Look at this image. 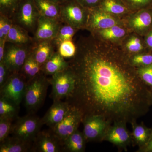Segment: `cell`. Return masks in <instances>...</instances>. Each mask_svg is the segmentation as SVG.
<instances>
[{"label": "cell", "instance_id": "277c9868", "mask_svg": "<svg viewBox=\"0 0 152 152\" xmlns=\"http://www.w3.org/2000/svg\"><path fill=\"white\" fill-rule=\"evenodd\" d=\"M40 17L34 0H21L12 20L28 32L34 34Z\"/></svg>", "mask_w": 152, "mask_h": 152}, {"label": "cell", "instance_id": "836d02e7", "mask_svg": "<svg viewBox=\"0 0 152 152\" xmlns=\"http://www.w3.org/2000/svg\"><path fill=\"white\" fill-rule=\"evenodd\" d=\"M13 120L9 118H0V142L4 140L11 134Z\"/></svg>", "mask_w": 152, "mask_h": 152}, {"label": "cell", "instance_id": "7402d4cb", "mask_svg": "<svg viewBox=\"0 0 152 152\" xmlns=\"http://www.w3.org/2000/svg\"><path fill=\"white\" fill-rule=\"evenodd\" d=\"M69 67L68 62L66 61L64 57L59 53L55 52L53 55L42 66V70L48 75H53Z\"/></svg>", "mask_w": 152, "mask_h": 152}, {"label": "cell", "instance_id": "d4e9b609", "mask_svg": "<svg viewBox=\"0 0 152 152\" xmlns=\"http://www.w3.org/2000/svg\"><path fill=\"white\" fill-rule=\"evenodd\" d=\"M19 107L12 101L6 99L0 98V118H7L15 119L18 117Z\"/></svg>", "mask_w": 152, "mask_h": 152}, {"label": "cell", "instance_id": "ab89813d", "mask_svg": "<svg viewBox=\"0 0 152 152\" xmlns=\"http://www.w3.org/2000/svg\"><path fill=\"white\" fill-rule=\"evenodd\" d=\"M137 152H152V131L151 134L148 142L145 146L141 148H139L137 151Z\"/></svg>", "mask_w": 152, "mask_h": 152}, {"label": "cell", "instance_id": "d590c367", "mask_svg": "<svg viewBox=\"0 0 152 152\" xmlns=\"http://www.w3.org/2000/svg\"><path fill=\"white\" fill-rule=\"evenodd\" d=\"M129 9L152 8V0H122Z\"/></svg>", "mask_w": 152, "mask_h": 152}, {"label": "cell", "instance_id": "d6a6232c", "mask_svg": "<svg viewBox=\"0 0 152 152\" xmlns=\"http://www.w3.org/2000/svg\"><path fill=\"white\" fill-rule=\"evenodd\" d=\"M126 48L130 54L133 55L144 53L146 48L141 39L137 37H133L128 40L126 44Z\"/></svg>", "mask_w": 152, "mask_h": 152}, {"label": "cell", "instance_id": "7a4b0ae2", "mask_svg": "<svg viewBox=\"0 0 152 152\" xmlns=\"http://www.w3.org/2000/svg\"><path fill=\"white\" fill-rule=\"evenodd\" d=\"M49 83V80L40 73L28 80L23 99L28 110L36 111L42 105Z\"/></svg>", "mask_w": 152, "mask_h": 152}, {"label": "cell", "instance_id": "44dd1931", "mask_svg": "<svg viewBox=\"0 0 152 152\" xmlns=\"http://www.w3.org/2000/svg\"><path fill=\"white\" fill-rule=\"evenodd\" d=\"M40 16L61 20L60 5L50 0H34Z\"/></svg>", "mask_w": 152, "mask_h": 152}, {"label": "cell", "instance_id": "5b68a950", "mask_svg": "<svg viewBox=\"0 0 152 152\" xmlns=\"http://www.w3.org/2000/svg\"><path fill=\"white\" fill-rule=\"evenodd\" d=\"M52 86L51 96L54 101L68 99L75 89V80L69 67L64 70L52 75L49 80Z\"/></svg>", "mask_w": 152, "mask_h": 152}, {"label": "cell", "instance_id": "4fadbf2b", "mask_svg": "<svg viewBox=\"0 0 152 152\" xmlns=\"http://www.w3.org/2000/svg\"><path fill=\"white\" fill-rule=\"evenodd\" d=\"M89 14L86 28L92 31L105 29L116 26V19L108 13L99 8L88 9Z\"/></svg>", "mask_w": 152, "mask_h": 152}, {"label": "cell", "instance_id": "6da1fadb", "mask_svg": "<svg viewBox=\"0 0 152 152\" xmlns=\"http://www.w3.org/2000/svg\"><path fill=\"white\" fill-rule=\"evenodd\" d=\"M68 62L75 80L66 101L83 115H98L113 124H131L148 113L151 93L131 64L129 55L93 34L78 42Z\"/></svg>", "mask_w": 152, "mask_h": 152}, {"label": "cell", "instance_id": "8fae6325", "mask_svg": "<svg viewBox=\"0 0 152 152\" xmlns=\"http://www.w3.org/2000/svg\"><path fill=\"white\" fill-rule=\"evenodd\" d=\"M127 123L124 121L112 124L106 133L104 141L111 143L120 150H126L133 144L132 133L126 127Z\"/></svg>", "mask_w": 152, "mask_h": 152}, {"label": "cell", "instance_id": "2e32d148", "mask_svg": "<svg viewBox=\"0 0 152 152\" xmlns=\"http://www.w3.org/2000/svg\"><path fill=\"white\" fill-rule=\"evenodd\" d=\"M55 47L53 40H48L35 42L32 48V56L42 67L54 53Z\"/></svg>", "mask_w": 152, "mask_h": 152}, {"label": "cell", "instance_id": "4dcf8cb0", "mask_svg": "<svg viewBox=\"0 0 152 152\" xmlns=\"http://www.w3.org/2000/svg\"><path fill=\"white\" fill-rule=\"evenodd\" d=\"M136 68L139 77L152 93V65Z\"/></svg>", "mask_w": 152, "mask_h": 152}, {"label": "cell", "instance_id": "30bf717a", "mask_svg": "<svg viewBox=\"0 0 152 152\" xmlns=\"http://www.w3.org/2000/svg\"><path fill=\"white\" fill-rule=\"evenodd\" d=\"M83 119V115L82 112L77 108L71 106L64 119L52 129V130L63 142L65 139L77 130Z\"/></svg>", "mask_w": 152, "mask_h": 152}, {"label": "cell", "instance_id": "e575fe53", "mask_svg": "<svg viewBox=\"0 0 152 152\" xmlns=\"http://www.w3.org/2000/svg\"><path fill=\"white\" fill-rule=\"evenodd\" d=\"M13 24L12 20L0 15V40L6 41L8 34Z\"/></svg>", "mask_w": 152, "mask_h": 152}, {"label": "cell", "instance_id": "f546056e", "mask_svg": "<svg viewBox=\"0 0 152 152\" xmlns=\"http://www.w3.org/2000/svg\"><path fill=\"white\" fill-rule=\"evenodd\" d=\"M103 39L106 40L118 39L122 38L126 34V31L123 28L115 26L108 28L96 31Z\"/></svg>", "mask_w": 152, "mask_h": 152}, {"label": "cell", "instance_id": "cb8c5ba5", "mask_svg": "<svg viewBox=\"0 0 152 152\" xmlns=\"http://www.w3.org/2000/svg\"><path fill=\"white\" fill-rule=\"evenodd\" d=\"M98 7L109 14L116 15L124 14L129 9L122 0H102Z\"/></svg>", "mask_w": 152, "mask_h": 152}, {"label": "cell", "instance_id": "83f0119b", "mask_svg": "<svg viewBox=\"0 0 152 152\" xmlns=\"http://www.w3.org/2000/svg\"><path fill=\"white\" fill-rule=\"evenodd\" d=\"M75 28L68 24L62 25L57 36L53 40L55 46L58 48L60 44L67 40H71L76 31Z\"/></svg>", "mask_w": 152, "mask_h": 152}, {"label": "cell", "instance_id": "484cf974", "mask_svg": "<svg viewBox=\"0 0 152 152\" xmlns=\"http://www.w3.org/2000/svg\"><path fill=\"white\" fill-rule=\"evenodd\" d=\"M41 70L42 66L34 59L31 53L23 66L22 72L29 80L39 74Z\"/></svg>", "mask_w": 152, "mask_h": 152}, {"label": "cell", "instance_id": "f1b7e54d", "mask_svg": "<svg viewBox=\"0 0 152 152\" xmlns=\"http://www.w3.org/2000/svg\"><path fill=\"white\" fill-rule=\"evenodd\" d=\"M21 0H0V15L12 20Z\"/></svg>", "mask_w": 152, "mask_h": 152}, {"label": "cell", "instance_id": "e0dca14e", "mask_svg": "<svg viewBox=\"0 0 152 152\" xmlns=\"http://www.w3.org/2000/svg\"><path fill=\"white\" fill-rule=\"evenodd\" d=\"M130 21L132 27L146 35L152 29V8L142 9Z\"/></svg>", "mask_w": 152, "mask_h": 152}, {"label": "cell", "instance_id": "8d00e7d4", "mask_svg": "<svg viewBox=\"0 0 152 152\" xmlns=\"http://www.w3.org/2000/svg\"><path fill=\"white\" fill-rule=\"evenodd\" d=\"M11 73L4 62H0V88L5 83Z\"/></svg>", "mask_w": 152, "mask_h": 152}, {"label": "cell", "instance_id": "4316f807", "mask_svg": "<svg viewBox=\"0 0 152 152\" xmlns=\"http://www.w3.org/2000/svg\"><path fill=\"white\" fill-rule=\"evenodd\" d=\"M131 64L136 68L152 65V51H148L129 56Z\"/></svg>", "mask_w": 152, "mask_h": 152}, {"label": "cell", "instance_id": "5bb4252c", "mask_svg": "<svg viewBox=\"0 0 152 152\" xmlns=\"http://www.w3.org/2000/svg\"><path fill=\"white\" fill-rule=\"evenodd\" d=\"M33 147L35 151L59 152L64 150L63 142L52 130L40 132L34 141Z\"/></svg>", "mask_w": 152, "mask_h": 152}, {"label": "cell", "instance_id": "f35d334b", "mask_svg": "<svg viewBox=\"0 0 152 152\" xmlns=\"http://www.w3.org/2000/svg\"><path fill=\"white\" fill-rule=\"evenodd\" d=\"M145 44L149 51H152V29L146 35Z\"/></svg>", "mask_w": 152, "mask_h": 152}, {"label": "cell", "instance_id": "9a60e30c", "mask_svg": "<svg viewBox=\"0 0 152 152\" xmlns=\"http://www.w3.org/2000/svg\"><path fill=\"white\" fill-rule=\"evenodd\" d=\"M71 107L67 102L54 101L42 119L43 124L48 125L53 129L64 119Z\"/></svg>", "mask_w": 152, "mask_h": 152}, {"label": "cell", "instance_id": "1f68e13d", "mask_svg": "<svg viewBox=\"0 0 152 152\" xmlns=\"http://www.w3.org/2000/svg\"><path fill=\"white\" fill-rule=\"evenodd\" d=\"M58 52L64 58H72L76 54L77 46L71 40H67L60 44Z\"/></svg>", "mask_w": 152, "mask_h": 152}, {"label": "cell", "instance_id": "52a82bcc", "mask_svg": "<svg viewBox=\"0 0 152 152\" xmlns=\"http://www.w3.org/2000/svg\"><path fill=\"white\" fill-rule=\"evenodd\" d=\"M28 81L23 73H11L5 83L0 88L1 97L20 106L24 99Z\"/></svg>", "mask_w": 152, "mask_h": 152}, {"label": "cell", "instance_id": "603a6c76", "mask_svg": "<svg viewBox=\"0 0 152 152\" xmlns=\"http://www.w3.org/2000/svg\"><path fill=\"white\" fill-rule=\"evenodd\" d=\"M28 32L18 25L13 24L7 36L6 42L20 45H28L33 42Z\"/></svg>", "mask_w": 152, "mask_h": 152}, {"label": "cell", "instance_id": "3957f363", "mask_svg": "<svg viewBox=\"0 0 152 152\" xmlns=\"http://www.w3.org/2000/svg\"><path fill=\"white\" fill-rule=\"evenodd\" d=\"M61 21L76 29L86 27L88 9L77 0H68L60 4Z\"/></svg>", "mask_w": 152, "mask_h": 152}, {"label": "cell", "instance_id": "ac0fdd59", "mask_svg": "<svg viewBox=\"0 0 152 152\" xmlns=\"http://www.w3.org/2000/svg\"><path fill=\"white\" fill-rule=\"evenodd\" d=\"M133 144L141 148L146 145L151 134L152 128H148L143 123L138 124L137 121L131 124Z\"/></svg>", "mask_w": 152, "mask_h": 152}, {"label": "cell", "instance_id": "7c38bea8", "mask_svg": "<svg viewBox=\"0 0 152 152\" xmlns=\"http://www.w3.org/2000/svg\"><path fill=\"white\" fill-rule=\"evenodd\" d=\"M61 20L49 18L40 16L37 26L34 34L33 40L35 42L43 41L53 40L61 26Z\"/></svg>", "mask_w": 152, "mask_h": 152}, {"label": "cell", "instance_id": "60d3db41", "mask_svg": "<svg viewBox=\"0 0 152 152\" xmlns=\"http://www.w3.org/2000/svg\"><path fill=\"white\" fill-rule=\"evenodd\" d=\"M6 42H7L5 40H0V62L4 61Z\"/></svg>", "mask_w": 152, "mask_h": 152}, {"label": "cell", "instance_id": "d6986e66", "mask_svg": "<svg viewBox=\"0 0 152 152\" xmlns=\"http://www.w3.org/2000/svg\"><path fill=\"white\" fill-rule=\"evenodd\" d=\"M30 142L13 136L8 137L1 142L0 152H26L32 150V146Z\"/></svg>", "mask_w": 152, "mask_h": 152}, {"label": "cell", "instance_id": "8992f818", "mask_svg": "<svg viewBox=\"0 0 152 152\" xmlns=\"http://www.w3.org/2000/svg\"><path fill=\"white\" fill-rule=\"evenodd\" d=\"M42 124V119L34 115L17 117L12 125L11 134L25 141L32 142L35 140Z\"/></svg>", "mask_w": 152, "mask_h": 152}, {"label": "cell", "instance_id": "74e56055", "mask_svg": "<svg viewBox=\"0 0 152 152\" xmlns=\"http://www.w3.org/2000/svg\"><path fill=\"white\" fill-rule=\"evenodd\" d=\"M82 5L88 9L97 7L102 0H77Z\"/></svg>", "mask_w": 152, "mask_h": 152}, {"label": "cell", "instance_id": "b9f144b4", "mask_svg": "<svg viewBox=\"0 0 152 152\" xmlns=\"http://www.w3.org/2000/svg\"><path fill=\"white\" fill-rule=\"evenodd\" d=\"M50 1L60 5L63 4V3H64L66 1L68 0H50Z\"/></svg>", "mask_w": 152, "mask_h": 152}, {"label": "cell", "instance_id": "ba28073f", "mask_svg": "<svg viewBox=\"0 0 152 152\" xmlns=\"http://www.w3.org/2000/svg\"><path fill=\"white\" fill-rule=\"evenodd\" d=\"M28 45H20L6 42L4 62L11 73L22 71L26 60L31 53Z\"/></svg>", "mask_w": 152, "mask_h": 152}, {"label": "cell", "instance_id": "ffe728a7", "mask_svg": "<svg viewBox=\"0 0 152 152\" xmlns=\"http://www.w3.org/2000/svg\"><path fill=\"white\" fill-rule=\"evenodd\" d=\"M87 141L83 133L77 130L63 141L64 150L70 152H83Z\"/></svg>", "mask_w": 152, "mask_h": 152}, {"label": "cell", "instance_id": "7bdbcfd3", "mask_svg": "<svg viewBox=\"0 0 152 152\" xmlns=\"http://www.w3.org/2000/svg\"><path fill=\"white\" fill-rule=\"evenodd\" d=\"M151 104L152 105V93H151Z\"/></svg>", "mask_w": 152, "mask_h": 152}, {"label": "cell", "instance_id": "9c48e42d", "mask_svg": "<svg viewBox=\"0 0 152 152\" xmlns=\"http://www.w3.org/2000/svg\"><path fill=\"white\" fill-rule=\"evenodd\" d=\"M83 133L87 142L103 141L106 133L112 124L103 117L91 115L84 118Z\"/></svg>", "mask_w": 152, "mask_h": 152}]
</instances>
